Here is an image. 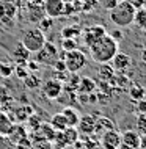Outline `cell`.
<instances>
[{
	"instance_id": "23",
	"label": "cell",
	"mask_w": 146,
	"mask_h": 149,
	"mask_svg": "<svg viewBox=\"0 0 146 149\" xmlns=\"http://www.w3.org/2000/svg\"><path fill=\"white\" fill-rule=\"evenodd\" d=\"M77 88H79L80 93H91V91H94L96 83H94V80L90 79V77H82V79L79 80V85H77Z\"/></svg>"
},
{
	"instance_id": "25",
	"label": "cell",
	"mask_w": 146,
	"mask_h": 149,
	"mask_svg": "<svg viewBox=\"0 0 146 149\" xmlns=\"http://www.w3.org/2000/svg\"><path fill=\"white\" fill-rule=\"evenodd\" d=\"M39 129H41V135H43V138L46 140L47 143H49V141H54V140H55L57 132L54 130V127H52L49 123L41 124V126H39Z\"/></svg>"
},
{
	"instance_id": "27",
	"label": "cell",
	"mask_w": 146,
	"mask_h": 149,
	"mask_svg": "<svg viewBox=\"0 0 146 149\" xmlns=\"http://www.w3.org/2000/svg\"><path fill=\"white\" fill-rule=\"evenodd\" d=\"M61 49L63 52H71V50H74L77 49V39H71V38H63V41H61Z\"/></svg>"
},
{
	"instance_id": "4",
	"label": "cell",
	"mask_w": 146,
	"mask_h": 149,
	"mask_svg": "<svg viewBox=\"0 0 146 149\" xmlns=\"http://www.w3.org/2000/svg\"><path fill=\"white\" fill-rule=\"evenodd\" d=\"M61 58L64 61V66H66V71L71 72V74H77V72L82 71L88 63L87 55H85L80 49H74L71 52H64V55Z\"/></svg>"
},
{
	"instance_id": "19",
	"label": "cell",
	"mask_w": 146,
	"mask_h": 149,
	"mask_svg": "<svg viewBox=\"0 0 146 149\" xmlns=\"http://www.w3.org/2000/svg\"><path fill=\"white\" fill-rule=\"evenodd\" d=\"M8 138H10V141L13 143H19L22 141V140L27 138V130L24 126H13L11 129V132L8 134Z\"/></svg>"
},
{
	"instance_id": "29",
	"label": "cell",
	"mask_w": 146,
	"mask_h": 149,
	"mask_svg": "<svg viewBox=\"0 0 146 149\" xmlns=\"http://www.w3.org/2000/svg\"><path fill=\"white\" fill-rule=\"evenodd\" d=\"M137 129H138L141 135L146 134V111L145 113H138V116H137Z\"/></svg>"
},
{
	"instance_id": "36",
	"label": "cell",
	"mask_w": 146,
	"mask_h": 149,
	"mask_svg": "<svg viewBox=\"0 0 146 149\" xmlns=\"http://www.w3.org/2000/svg\"><path fill=\"white\" fill-rule=\"evenodd\" d=\"M14 72L17 74L19 79H24V77H25V75L28 74V72L25 71V66H21V64H17V66L14 68Z\"/></svg>"
},
{
	"instance_id": "32",
	"label": "cell",
	"mask_w": 146,
	"mask_h": 149,
	"mask_svg": "<svg viewBox=\"0 0 146 149\" xmlns=\"http://www.w3.org/2000/svg\"><path fill=\"white\" fill-rule=\"evenodd\" d=\"M113 72H115V69H113L112 66H107V64H101L99 74L102 75V79H112Z\"/></svg>"
},
{
	"instance_id": "20",
	"label": "cell",
	"mask_w": 146,
	"mask_h": 149,
	"mask_svg": "<svg viewBox=\"0 0 146 149\" xmlns=\"http://www.w3.org/2000/svg\"><path fill=\"white\" fill-rule=\"evenodd\" d=\"M49 124H50V126L54 127V130H55V132H63L64 129L68 127V123H66V119L63 118L61 111H60V113L52 115V118H50V121H49Z\"/></svg>"
},
{
	"instance_id": "38",
	"label": "cell",
	"mask_w": 146,
	"mask_h": 149,
	"mask_svg": "<svg viewBox=\"0 0 146 149\" xmlns=\"http://www.w3.org/2000/svg\"><path fill=\"white\" fill-rule=\"evenodd\" d=\"M110 36H112L113 39H115V41H118V39H121V38H123V35H121V31H119V30L113 31V33H112Z\"/></svg>"
},
{
	"instance_id": "30",
	"label": "cell",
	"mask_w": 146,
	"mask_h": 149,
	"mask_svg": "<svg viewBox=\"0 0 146 149\" xmlns=\"http://www.w3.org/2000/svg\"><path fill=\"white\" fill-rule=\"evenodd\" d=\"M96 5L97 0H80V11H91Z\"/></svg>"
},
{
	"instance_id": "24",
	"label": "cell",
	"mask_w": 146,
	"mask_h": 149,
	"mask_svg": "<svg viewBox=\"0 0 146 149\" xmlns=\"http://www.w3.org/2000/svg\"><path fill=\"white\" fill-rule=\"evenodd\" d=\"M133 24H135L138 29L146 30V6L138 8L135 13V17H133Z\"/></svg>"
},
{
	"instance_id": "5",
	"label": "cell",
	"mask_w": 146,
	"mask_h": 149,
	"mask_svg": "<svg viewBox=\"0 0 146 149\" xmlns=\"http://www.w3.org/2000/svg\"><path fill=\"white\" fill-rule=\"evenodd\" d=\"M41 94L49 100H55L63 93V83L57 79H49L46 82H41Z\"/></svg>"
},
{
	"instance_id": "35",
	"label": "cell",
	"mask_w": 146,
	"mask_h": 149,
	"mask_svg": "<svg viewBox=\"0 0 146 149\" xmlns=\"http://www.w3.org/2000/svg\"><path fill=\"white\" fill-rule=\"evenodd\" d=\"M135 108L138 113H145L146 111V99H140L135 102Z\"/></svg>"
},
{
	"instance_id": "39",
	"label": "cell",
	"mask_w": 146,
	"mask_h": 149,
	"mask_svg": "<svg viewBox=\"0 0 146 149\" xmlns=\"http://www.w3.org/2000/svg\"><path fill=\"white\" fill-rule=\"evenodd\" d=\"M27 66L28 68H30V69H33V71H38V63H36V61H30V60H28V63H27Z\"/></svg>"
},
{
	"instance_id": "42",
	"label": "cell",
	"mask_w": 146,
	"mask_h": 149,
	"mask_svg": "<svg viewBox=\"0 0 146 149\" xmlns=\"http://www.w3.org/2000/svg\"><path fill=\"white\" fill-rule=\"evenodd\" d=\"M64 3H75V2H79V0H63Z\"/></svg>"
},
{
	"instance_id": "28",
	"label": "cell",
	"mask_w": 146,
	"mask_h": 149,
	"mask_svg": "<svg viewBox=\"0 0 146 149\" xmlns=\"http://www.w3.org/2000/svg\"><path fill=\"white\" fill-rule=\"evenodd\" d=\"M52 25H54V19L49 17V16H44L41 21L38 22V29H39V30H43L44 33L50 30V27H52Z\"/></svg>"
},
{
	"instance_id": "31",
	"label": "cell",
	"mask_w": 146,
	"mask_h": 149,
	"mask_svg": "<svg viewBox=\"0 0 146 149\" xmlns=\"http://www.w3.org/2000/svg\"><path fill=\"white\" fill-rule=\"evenodd\" d=\"M131 97L135 100H140V99H145V90L143 88H140V86H133L132 90H131Z\"/></svg>"
},
{
	"instance_id": "2",
	"label": "cell",
	"mask_w": 146,
	"mask_h": 149,
	"mask_svg": "<svg viewBox=\"0 0 146 149\" xmlns=\"http://www.w3.org/2000/svg\"><path fill=\"white\" fill-rule=\"evenodd\" d=\"M137 8L133 6L131 0H119L115 6L110 10V21L116 27H129L133 24Z\"/></svg>"
},
{
	"instance_id": "9",
	"label": "cell",
	"mask_w": 146,
	"mask_h": 149,
	"mask_svg": "<svg viewBox=\"0 0 146 149\" xmlns=\"http://www.w3.org/2000/svg\"><path fill=\"white\" fill-rule=\"evenodd\" d=\"M101 146H102V149H119L121 148V134L116 129L104 132L101 135Z\"/></svg>"
},
{
	"instance_id": "10",
	"label": "cell",
	"mask_w": 146,
	"mask_h": 149,
	"mask_svg": "<svg viewBox=\"0 0 146 149\" xmlns=\"http://www.w3.org/2000/svg\"><path fill=\"white\" fill-rule=\"evenodd\" d=\"M17 2L16 3H3L0 2V22L5 24V25H11L13 21L17 17Z\"/></svg>"
},
{
	"instance_id": "16",
	"label": "cell",
	"mask_w": 146,
	"mask_h": 149,
	"mask_svg": "<svg viewBox=\"0 0 146 149\" xmlns=\"http://www.w3.org/2000/svg\"><path fill=\"white\" fill-rule=\"evenodd\" d=\"M27 10H28V19H30L31 22H35V24H38L44 16H46L43 5H35V3L28 2L27 3Z\"/></svg>"
},
{
	"instance_id": "21",
	"label": "cell",
	"mask_w": 146,
	"mask_h": 149,
	"mask_svg": "<svg viewBox=\"0 0 146 149\" xmlns=\"http://www.w3.org/2000/svg\"><path fill=\"white\" fill-rule=\"evenodd\" d=\"M13 126L14 124H13V121H11L10 116L0 111V136H8V134L11 132Z\"/></svg>"
},
{
	"instance_id": "11",
	"label": "cell",
	"mask_w": 146,
	"mask_h": 149,
	"mask_svg": "<svg viewBox=\"0 0 146 149\" xmlns=\"http://www.w3.org/2000/svg\"><path fill=\"white\" fill-rule=\"evenodd\" d=\"M140 134L135 130H124L121 134L119 149H140Z\"/></svg>"
},
{
	"instance_id": "6",
	"label": "cell",
	"mask_w": 146,
	"mask_h": 149,
	"mask_svg": "<svg viewBox=\"0 0 146 149\" xmlns=\"http://www.w3.org/2000/svg\"><path fill=\"white\" fill-rule=\"evenodd\" d=\"M79 130L75 127H66L63 132H57L55 136V148L57 149H63L66 148L68 144H74L77 140H79Z\"/></svg>"
},
{
	"instance_id": "14",
	"label": "cell",
	"mask_w": 146,
	"mask_h": 149,
	"mask_svg": "<svg viewBox=\"0 0 146 149\" xmlns=\"http://www.w3.org/2000/svg\"><path fill=\"white\" fill-rule=\"evenodd\" d=\"M112 68L115 71H126L129 66H131V63H132V60L131 57H129L127 54H124V52H116V55L112 58Z\"/></svg>"
},
{
	"instance_id": "8",
	"label": "cell",
	"mask_w": 146,
	"mask_h": 149,
	"mask_svg": "<svg viewBox=\"0 0 146 149\" xmlns=\"http://www.w3.org/2000/svg\"><path fill=\"white\" fill-rule=\"evenodd\" d=\"M107 35V30H105L104 25H91L88 29H85L82 31V36H83V42L87 47L93 46L96 41H99L102 36Z\"/></svg>"
},
{
	"instance_id": "15",
	"label": "cell",
	"mask_w": 146,
	"mask_h": 149,
	"mask_svg": "<svg viewBox=\"0 0 146 149\" xmlns=\"http://www.w3.org/2000/svg\"><path fill=\"white\" fill-rule=\"evenodd\" d=\"M112 129H115V123H113L112 119L105 118V116H99V118H96V126H94V134L96 135L101 136L104 132L112 130Z\"/></svg>"
},
{
	"instance_id": "34",
	"label": "cell",
	"mask_w": 146,
	"mask_h": 149,
	"mask_svg": "<svg viewBox=\"0 0 146 149\" xmlns=\"http://www.w3.org/2000/svg\"><path fill=\"white\" fill-rule=\"evenodd\" d=\"M25 111H31V110L28 107H22V108H19V110L16 111V113H17V119L19 121H25L28 118V115H25Z\"/></svg>"
},
{
	"instance_id": "7",
	"label": "cell",
	"mask_w": 146,
	"mask_h": 149,
	"mask_svg": "<svg viewBox=\"0 0 146 149\" xmlns=\"http://www.w3.org/2000/svg\"><path fill=\"white\" fill-rule=\"evenodd\" d=\"M58 52H57V47L52 42H46L41 50L36 52V63H44L47 66H54V63L58 60Z\"/></svg>"
},
{
	"instance_id": "12",
	"label": "cell",
	"mask_w": 146,
	"mask_h": 149,
	"mask_svg": "<svg viewBox=\"0 0 146 149\" xmlns=\"http://www.w3.org/2000/svg\"><path fill=\"white\" fill-rule=\"evenodd\" d=\"M43 8L46 16L52 19H57L60 16H63V10H64V2L63 0H44L43 2Z\"/></svg>"
},
{
	"instance_id": "37",
	"label": "cell",
	"mask_w": 146,
	"mask_h": 149,
	"mask_svg": "<svg viewBox=\"0 0 146 149\" xmlns=\"http://www.w3.org/2000/svg\"><path fill=\"white\" fill-rule=\"evenodd\" d=\"M33 146H31V141L30 140H22V141H19L17 143V149H31Z\"/></svg>"
},
{
	"instance_id": "26",
	"label": "cell",
	"mask_w": 146,
	"mask_h": 149,
	"mask_svg": "<svg viewBox=\"0 0 146 149\" xmlns=\"http://www.w3.org/2000/svg\"><path fill=\"white\" fill-rule=\"evenodd\" d=\"M22 80H24V85L28 90H36V88L41 86V80H39V77L36 74H27Z\"/></svg>"
},
{
	"instance_id": "43",
	"label": "cell",
	"mask_w": 146,
	"mask_h": 149,
	"mask_svg": "<svg viewBox=\"0 0 146 149\" xmlns=\"http://www.w3.org/2000/svg\"><path fill=\"white\" fill-rule=\"evenodd\" d=\"M17 2H24V3H28L30 0H17Z\"/></svg>"
},
{
	"instance_id": "3",
	"label": "cell",
	"mask_w": 146,
	"mask_h": 149,
	"mask_svg": "<svg viewBox=\"0 0 146 149\" xmlns=\"http://www.w3.org/2000/svg\"><path fill=\"white\" fill-rule=\"evenodd\" d=\"M47 42L46 39V33L43 30H39L38 27H30L24 31L21 44L30 54H36L38 50H41L44 47V44Z\"/></svg>"
},
{
	"instance_id": "41",
	"label": "cell",
	"mask_w": 146,
	"mask_h": 149,
	"mask_svg": "<svg viewBox=\"0 0 146 149\" xmlns=\"http://www.w3.org/2000/svg\"><path fill=\"white\" fill-rule=\"evenodd\" d=\"M0 2H3V3H16L17 0H0Z\"/></svg>"
},
{
	"instance_id": "40",
	"label": "cell",
	"mask_w": 146,
	"mask_h": 149,
	"mask_svg": "<svg viewBox=\"0 0 146 149\" xmlns=\"http://www.w3.org/2000/svg\"><path fill=\"white\" fill-rule=\"evenodd\" d=\"M140 149H146V134L140 136Z\"/></svg>"
},
{
	"instance_id": "18",
	"label": "cell",
	"mask_w": 146,
	"mask_h": 149,
	"mask_svg": "<svg viewBox=\"0 0 146 149\" xmlns=\"http://www.w3.org/2000/svg\"><path fill=\"white\" fill-rule=\"evenodd\" d=\"M13 55L16 57V60H17V64H21V66H27V63H28V60H30L31 54L22 46V44H19V46L14 49Z\"/></svg>"
},
{
	"instance_id": "1",
	"label": "cell",
	"mask_w": 146,
	"mask_h": 149,
	"mask_svg": "<svg viewBox=\"0 0 146 149\" xmlns=\"http://www.w3.org/2000/svg\"><path fill=\"white\" fill-rule=\"evenodd\" d=\"M90 49V57L94 63H99V64H107L112 61V58L116 55V52L119 50V46H118V41L112 38L110 35H105L99 41H96L93 46L88 47Z\"/></svg>"
},
{
	"instance_id": "13",
	"label": "cell",
	"mask_w": 146,
	"mask_h": 149,
	"mask_svg": "<svg viewBox=\"0 0 146 149\" xmlns=\"http://www.w3.org/2000/svg\"><path fill=\"white\" fill-rule=\"evenodd\" d=\"M94 126H96V116L93 115H83L80 116L79 123H77L75 129L79 130L80 135H93L94 134Z\"/></svg>"
},
{
	"instance_id": "22",
	"label": "cell",
	"mask_w": 146,
	"mask_h": 149,
	"mask_svg": "<svg viewBox=\"0 0 146 149\" xmlns=\"http://www.w3.org/2000/svg\"><path fill=\"white\" fill-rule=\"evenodd\" d=\"M61 36H63V38L77 39L79 36H82V27H80V25H69V27H64V29L61 30Z\"/></svg>"
},
{
	"instance_id": "33",
	"label": "cell",
	"mask_w": 146,
	"mask_h": 149,
	"mask_svg": "<svg viewBox=\"0 0 146 149\" xmlns=\"http://www.w3.org/2000/svg\"><path fill=\"white\" fill-rule=\"evenodd\" d=\"M13 72H14L13 66H5V63L0 64V74H2V77H10Z\"/></svg>"
},
{
	"instance_id": "17",
	"label": "cell",
	"mask_w": 146,
	"mask_h": 149,
	"mask_svg": "<svg viewBox=\"0 0 146 149\" xmlns=\"http://www.w3.org/2000/svg\"><path fill=\"white\" fill-rule=\"evenodd\" d=\"M61 115H63V118L66 119L68 127H75L77 123H79V119H80L79 111H77L75 108H71V107H64L61 110Z\"/></svg>"
}]
</instances>
